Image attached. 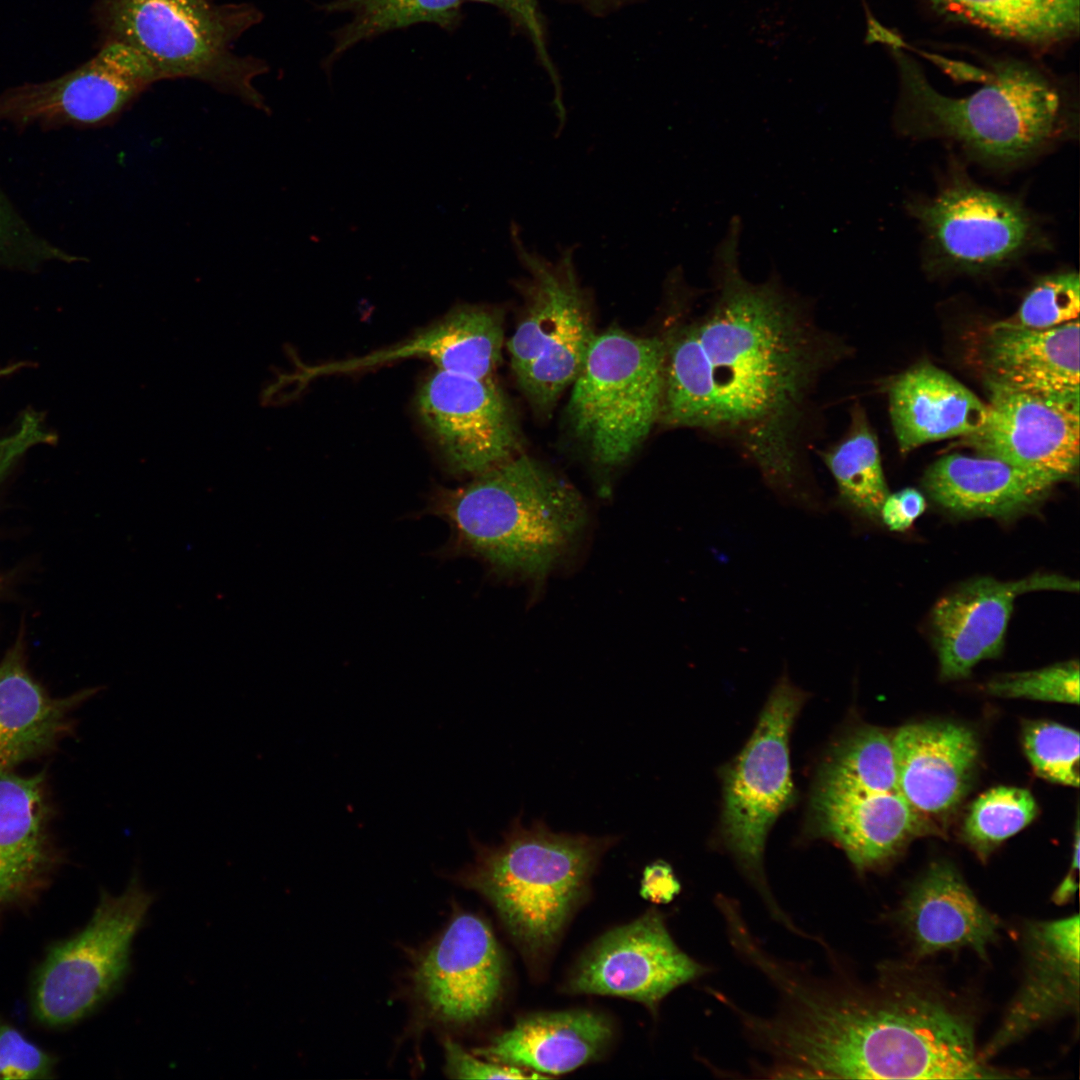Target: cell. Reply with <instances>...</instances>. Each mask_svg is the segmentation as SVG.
<instances>
[{
	"mask_svg": "<svg viewBox=\"0 0 1080 1080\" xmlns=\"http://www.w3.org/2000/svg\"><path fill=\"white\" fill-rule=\"evenodd\" d=\"M741 232L734 216L714 250L707 310L664 338L659 421L734 441L778 496L822 512L801 436L816 384L841 348L777 273L757 284L742 275Z\"/></svg>",
	"mask_w": 1080,
	"mask_h": 1080,
	"instance_id": "cell-1",
	"label": "cell"
},
{
	"mask_svg": "<svg viewBox=\"0 0 1080 1080\" xmlns=\"http://www.w3.org/2000/svg\"><path fill=\"white\" fill-rule=\"evenodd\" d=\"M883 974L872 986L841 973L813 992L807 1024L820 1079H982L970 1019L925 984Z\"/></svg>",
	"mask_w": 1080,
	"mask_h": 1080,
	"instance_id": "cell-2",
	"label": "cell"
},
{
	"mask_svg": "<svg viewBox=\"0 0 1080 1080\" xmlns=\"http://www.w3.org/2000/svg\"><path fill=\"white\" fill-rule=\"evenodd\" d=\"M424 511L449 524V552L532 581L552 572L588 523L578 490L523 452L462 487L439 489Z\"/></svg>",
	"mask_w": 1080,
	"mask_h": 1080,
	"instance_id": "cell-3",
	"label": "cell"
},
{
	"mask_svg": "<svg viewBox=\"0 0 1080 1080\" xmlns=\"http://www.w3.org/2000/svg\"><path fill=\"white\" fill-rule=\"evenodd\" d=\"M616 836L558 833L517 816L496 846L476 843V860L459 881L493 905L520 951L542 963L581 903Z\"/></svg>",
	"mask_w": 1080,
	"mask_h": 1080,
	"instance_id": "cell-4",
	"label": "cell"
},
{
	"mask_svg": "<svg viewBox=\"0 0 1080 1080\" xmlns=\"http://www.w3.org/2000/svg\"><path fill=\"white\" fill-rule=\"evenodd\" d=\"M899 63L908 104L905 129L912 134L948 138L984 162L1011 165L1068 129L1058 90L1024 65L1000 64L986 71L978 90L954 98L935 90L911 60L901 56Z\"/></svg>",
	"mask_w": 1080,
	"mask_h": 1080,
	"instance_id": "cell-5",
	"label": "cell"
},
{
	"mask_svg": "<svg viewBox=\"0 0 1080 1080\" xmlns=\"http://www.w3.org/2000/svg\"><path fill=\"white\" fill-rule=\"evenodd\" d=\"M97 16L110 39L140 51L165 79L205 81L265 108L253 84L264 65L232 52L260 20L256 8L214 0H101Z\"/></svg>",
	"mask_w": 1080,
	"mask_h": 1080,
	"instance_id": "cell-6",
	"label": "cell"
},
{
	"mask_svg": "<svg viewBox=\"0 0 1080 1080\" xmlns=\"http://www.w3.org/2000/svg\"><path fill=\"white\" fill-rule=\"evenodd\" d=\"M665 351L664 338L638 337L619 328L595 334L571 385L567 416L600 470L625 463L659 421Z\"/></svg>",
	"mask_w": 1080,
	"mask_h": 1080,
	"instance_id": "cell-7",
	"label": "cell"
},
{
	"mask_svg": "<svg viewBox=\"0 0 1080 1080\" xmlns=\"http://www.w3.org/2000/svg\"><path fill=\"white\" fill-rule=\"evenodd\" d=\"M511 241L529 276L518 281L525 305L507 350L520 389L546 416L575 381L595 336L589 297L580 285L573 247L561 248L550 261L525 246L516 224Z\"/></svg>",
	"mask_w": 1080,
	"mask_h": 1080,
	"instance_id": "cell-8",
	"label": "cell"
},
{
	"mask_svg": "<svg viewBox=\"0 0 1080 1080\" xmlns=\"http://www.w3.org/2000/svg\"><path fill=\"white\" fill-rule=\"evenodd\" d=\"M806 697V693L782 676L745 747L722 769L724 842L760 893L771 916L793 933L798 926L770 891L763 870V853L770 828L795 801L788 743Z\"/></svg>",
	"mask_w": 1080,
	"mask_h": 1080,
	"instance_id": "cell-9",
	"label": "cell"
},
{
	"mask_svg": "<svg viewBox=\"0 0 1080 1080\" xmlns=\"http://www.w3.org/2000/svg\"><path fill=\"white\" fill-rule=\"evenodd\" d=\"M152 903L138 875L114 896L103 892L88 924L53 945L31 986L34 1018L47 1027L73 1024L116 990L129 968L132 939Z\"/></svg>",
	"mask_w": 1080,
	"mask_h": 1080,
	"instance_id": "cell-10",
	"label": "cell"
},
{
	"mask_svg": "<svg viewBox=\"0 0 1080 1080\" xmlns=\"http://www.w3.org/2000/svg\"><path fill=\"white\" fill-rule=\"evenodd\" d=\"M161 80L164 76L140 51L109 39L89 61L60 77L0 93V124L19 131L104 127Z\"/></svg>",
	"mask_w": 1080,
	"mask_h": 1080,
	"instance_id": "cell-11",
	"label": "cell"
},
{
	"mask_svg": "<svg viewBox=\"0 0 1080 1080\" xmlns=\"http://www.w3.org/2000/svg\"><path fill=\"white\" fill-rule=\"evenodd\" d=\"M910 209L924 232L928 262L941 270L997 268L1039 240L1033 217L1019 201L964 180Z\"/></svg>",
	"mask_w": 1080,
	"mask_h": 1080,
	"instance_id": "cell-12",
	"label": "cell"
},
{
	"mask_svg": "<svg viewBox=\"0 0 1080 1080\" xmlns=\"http://www.w3.org/2000/svg\"><path fill=\"white\" fill-rule=\"evenodd\" d=\"M417 410L457 474L474 477L522 453L517 417L492 378L438 369L421 386Z\"/></svg>",
	"mask_w": 1080,
	"mask_h": 1080,
	"instance_id": "cell-13",
	"label": "cell"
},
{
	"mask_svg": "<svg viewBox=\"0 0 1080 1080\" xmlns=\"http://www.w3.org/2000/svg\"><path fill=\"white\" fill-rule=\"evenodd\" d=\"M708 970L678 947L663 915L651 909L598 938L572 970L565 991L626 998L656 1014L670 992Z\"/></svg>",
	"mask_w": 1080,
	"mask_h": 1080,
	"instance_id": "cell-14",
	"label": "cell"
},
{
	"mask_svg": "<svg viewBox=\"0 0 1080 1080\" xmlns=\"http://www.w3.org/2000/svg\"><path fill=\"white\" fill-rule=\"evenodd\" d=\"M986 386V420L963 437L966 445L1057 483L1073 479L1079 466V401Z\"/></svg>",
	"mask_w": 1080,
	"mask_h": 1080,
	"instance_id": "cell-15",
	"label": "cell"
},
{
	"mask_svg": "<svg viewBox=\"0 0 1080 1080\" xmlns=\"http://www.w3.org/2000/svg\"><path fill=\"white\" fill-rule=\"evenodd\" d=\"M504 971L503 955L489 925L462 912L420 958L414 978L433 1017L464 1024L493 1008L502 991Z\"/></svg>",
	"mask_w": 1080,
	"mask_h": 1080,
	"instance_id": "cell-16",
	"label": "cell"
},
{
	"mask_svg": "<svg viewBox=\"0 0 1080 1080\" xmlns=\"http://www.w3.org/2000/svg\"><path fill=\"white\" fill-rule=\"evenodd\" d=\"M1039 590L1077 592L1079 583L1060 575H1033L1009 582L980 577L939 599L931 624L941 678H967L980 661L998 657L1015 599Z\"/></svg>",
	"mask_w": 1080,
	"mask_h": 1080,
	"instance_id": "cell-17",
	"label": "cell"
},
{
	"mask_svg": "<svg viewBox=\"0 0 1080 1080\" xmlns=\"http://www.w3.org/2000/svg\"><path fill=\"white\" fill-rule=\"evenodd\" d=\"M811 816L816 833L833 840L859 872L887 864L914 838L935 831L900 788L817 782Z\"/></svg>",
	"mask_w": 1080,
	"mask_h": 1080,
	"instance_id": "cell-18",
	"label": "cell"
},
{
	"mask_svg": "<svg viewBox=\"0 0 1080 1080\" xmlns=\"http://www.w3.org/2000/svg\"><path fill=\"white\" fill-rule=\"evenodd\" d=\"M892 738L901 792L934 829L973 784L980 759L978 738L968 726L945 720L905 724Z\"/></svg>",
	"mask_w": 1080,
	"mask_h": 1080,
	"instance_id": "cell-19",
	"label": "cell"
},
{
	"mask_svg": "<svg viewBox=\"0 0 1080 1080\" xmlns=\"http://www.w3.org/2000/svg\"><path fill=\"white\" fill-rule=\"evenodd\" d=\"M1023 982L1000 1028L979 1053L987 1058L1079 1008V917L1029 924L1024 935Z\"/></svg>",
	"mask_w": 1080,
	"mask_h": 1080,
	"instance_id": "cell-20",
	"label": "cell"
},
{
	"mask_svg": "<svg viewBox=\"0 0 1080 1080\" xmlns=\"http://www.w3.org/2000/svg\"><path fill=\"white\" fill-rule=\"evenodd\" d=\"M1079 321L1034 330L1005 323L984 327L973 354L985 384L1079 401Z\"/></svg>",
	"mask_w": 1080,
	"mask_h": 1080,
	"instance_id": "cell-21",
	"label": "cell"
},
{
	"mask_svg": "<svg viewBox=\"0 0 1080 1080\" xmlns=\"http://www.w3.org/2000/svg\"><path fill=\"white\" fill-rule=\"evenodd\" d=\"M1056 483L994 457L959 453L936 460L922 481L929 497L953 515L1000 519L1031 511Z\"/></svg>",
	"mask_w": 1080,
	"mask_h": 1080,
	"instance_id": "cell-22",
	"label": "cell"
},
{
	"mask_svg": "<svg viewBox=\"0 0 1080 1080\" xmlns=\"http://www.w3.org/2000/svg\"><path fill=\"white\" fill-rule=\"evenodd\" d=\"M612 1037L611 1022L598 1012H537L518 1018L510 1029L473 1053L544 1076L560 1075L599 1058Z\"/></svg>",
	"mask_w": 1080,
	"mask_h": 1080,
	"instance_id": "cell-23",
	"label": "cell"
},
{
	"mask_svg": "<svg viewBox=\"0 0 1080 1080\" xmlns=\"http://www.w3.org/2000/svg\"><path fill=\"white\" fill-rule=\"evenodd\" d=\"M899 916L918 956L969 947L984 958L998 936L999 921L944 861L932 863L914 883Z\"/></svg>",
	"mask_w": 1080,
	"mask_h": 1080,
	"instance_id": "cell-24",
	"label": "cell"
},
{
	"mask_svg": "<svg viewBox=\"0 0 1080 1080\" xmlns=\"http://www.w3.org/2000/svg\"><path fill=\"white\" fill-rule=\"evenodd\" d=\"M44 774L0 773V913L30 899L56 864Z\"/></svg>",
	"mask_w": 1080,
	"mask_h": 1080,
	"instance_id": "cell-25",
	"label": "cell"
},
{
	"mask_svg": "<svg viewBox=\"0 0 1080 1080\" xmlns=\"http://www.w3.org/2000/svg\"><path fill=\"white\" fill-rule=\"evenodd\" d=\"M503 337L498 312L480 306H464L402 344L357 359L309 368L302 376L344 373L399 359L424 357L440 370L492 378L501 361Z\"/></svg>",
	"mask_w": 1080,
	"mask_h": 1080,
	"instance_id": "cell-26",
	"label": "cell"
},
{
	"mask_svg": "<svg viewBox=\"0 0 1080 1080\" xmlns=\"http://www.w3.org/2000/svg\"><path fill=\"white\" fill-rule=\"evenodd\" d=\"M889 413L899 449L909 452L925 443L976 432L987 417V404L940 368L918 364L889 387Z\"/></svg>",
	"mask_w": 1080,
	"mask_h": 1080,
	"instance_id": "cell-27",
	"label": "cell"
},
{
	"mask_svg": "<svg viewBox=\"0 0 1080 1080\" xmlns=\"http://www.w3.org/2000/svg\"><path fill=\"white\" fill-rule=\"evenodd\" d=\"M94 692L51 697L14 647L0 663V773L50 750L69 729L70 711Z\"/></svg>",
	"mask_w": 1080,
	"mask_h": 1080,
	"instance_id": "cell-28",
	"label": "cell"
},
{
	"mask_svg": "<svg viewBox=\"0 0 1080 1080\" xmlns=\"http://www.w3.org/2000/svg\"><path fill=\"white\" fill-rule=\"evenodd\" d=\"M946 14L992 34L1047 43L1077 32L1079 0H929Z\"/></svg>",
	"mask_w": 1080,
	"mask_h": 1080,
	"instance_id": "cell-29",
	"label": "cell"
},
{
	"mask_svg": "<svg viewBox=\"0 0 1080 1080\" xmlns=\"http://www.w3.org/2000/svg\"><path fill=\"white\" fill-rule=\"evenodd\" d=\"M463 0H332L326 13H350L352 19L333 32V47L323 61L329 71L350 48L389 31L430 23L453 31L461 20Z\"/></svg>",
	"mask_w": 1080,
	"mask_h": 1080,
	"instance_id": "cell-30",
	"label": "cell"
},
{
	"mask_svg": "<svg viewBox=\"0 0 1080 1080\" xmlns=\"http://www.w3.org/2000/svg\"><path fill=\"white\" fill-rule=\"evenodd\" d=\"M834 479L838 505L876 522L889 495L878 440L861 409H855L848 433L820 452Z\"/></svg>",
	"mask_w": 1080,
	"mask_h": 1080,
	"instance_id": "cell-31",
	"label": "cell"
},
{
	"mask_svg": "<svg viewBox=\"0 0 1080 1080\" xmlns=\"http://www.w3.org/2000/svg\"><path fill=\"white\" fill-rule=\"evenodd\" d=\"M819 782L870 789H898L892 732L862 726L844 736L832 749Z\"/></svg>",
	"mask_w": 1080,
	"mask_h": 1080,
	"instance_id": "cell-32",
	"label": "cell"
},
{
	"mask_svg": "<svg viewBox=\"0 0 1080 1080\" xmlns=\"http://www.w3.org/2000/svg\"><path fill=\"white\" fill-rule=\"evenodd\" d=\"M1038 814L1031 792L998 786L978 796L963 823V837L983 859L1003 841L1028 826Z\"/></svg>",
	"mask_w": 1080,
	"mask_h": 1080,
	"instance_id": "cell-33",
	"label": "cell"
},
{
	"mask_svg": "<svg viewBox=\"0 0 1080 1080\" xmlns=\"http://www.w3.org/2000/svg\"><path fill=\"white\" fill-rule=\"evenodd\" d=\"M1021 739L1033 772L1054 784L1079 786V732L1054 721L1026 720Z\"/></svg>",
	"mask_w": 1080,
	"mask_h": 1080,
	"instance_id": "cell-34",
	"label": "cell"
},
{
	"mask_svg": "<svg viewBox=\"0 0 1080 1080\" xmlns=\"http://www.w3.org/2000/svg\"><path fill=\"white\" fill-rule=\"evenodd\" d=\"M82 260L39 234L0 186V270L34 273L51 262Z\"/></svg>",
	"mask_w": 1080,
	"mask_h": 1080,
	"instance_id": "cell-35",
	"label": "cell"
},
{
	"mask_svg": "<svg viewBox=\"0 0 1080 1080\" xmlns=\"http://www.w3.org/2000/svg\"><path fill=\"white\" fill-rule=\"evenodd\" d=\"M1080 280L1075 271L1039 278L1024 296L1017 312L1005 323L1034 330L1050 329L1078 319Z\"/></svg>",
	"mask_w": 1080,
	"mask_h": 1080,
	"instance_id": "cell-36",
	"label": "cell"
},
{
	"mask_svg": "<svg viewBox=\"0 0 1080 1080\" xmlns=\"http://www.w3.org/2000/svg\"><path fill=\"white\" fill-rule=\"evenodd\" d=\"M984 691L1003 698H1025L1066 704L1079 703V663L1069 660L1038 670L999 675Z\"/></svg>",
	"mask_w": 1080,
	"mask_h": 1080,
	"instance_id": "cell-37",
	"label": "cell"
},
{
	"mask_svg": "<svg viewBox=\"0 0 1080 1080\" xmlns=\"http://www.w3.org/2000/svg\"><path fill=\"white\" fill-rule=\"evenodd\" d=\"M56 1059L30 1041L18 1028L0 1023V1079H48Z\"/></svg>",
	"mask_w": 1080,
	"mask_h": 1080,
	"instance_id": "cell-38",
	"label": "cell"
},
{
	"mask_svg": "<svg viewBox=\"0 0 1080 1080\" xmlns=\"http://www.w3.org/2000/svg\"><path fill=\"white\" fill-rule=\"evenodd\" d=\"M446 1070L459 1079H540L548 1078L526 1069L495 1063L468 1053L451 1039L444 1042Z\"/></svg>",
	"mask_w": 1080,
	"mask_h": 1080,
	"instance_id": "cell-39",
	"label": "cell"
},
{
	"mask_svg": "<svg viewBox=\"0 0 1080 1080\" xmlns=\"http://www.w3.org/2000/svg\"><path fill=\"white\" fill-rule=\"evenodd\" d=\"M496 6L519 25L529 36L536 52L549 73L555 86V106L558 113L563 112L564 106L553 64L547 51L546 39L538 10L537 0H471Z\"/></svg>",
	"mask_w": 1080,
	"mask_h": 1080,
	"instance_id": "cell-40",
	"label": "cell"
},
{
	"mask_svg": "<svg viewBox=\"0 0 1080 1080\" xmlns=\"http://www.w3.org/2000/svg\"><path fill=\"white\" fill-rule=\"evenodd\" d=\"M926 501L923 494L915 488H904L889 493L883 502L879 519L891 531H905L924 512Z\"/></svg>",
	"mask_w": 1080,
	"mask_h": 1080,
	"instance_id": "cell-41",
	"label": "cell"
},
{
	"mask_svg": "<svg viewBox=\"0 0 1080 1080\" xmlns=\"http://www.w3.org/2000/svg\"><path fill=\"white\" fill-rule=\"evenodd\" d=\"M680 891L681 884L669 863L657 860L645 867L640 884L643 898L656 904H667Z\"/></svg>",
	"mask_w": 1080,
	"mask_h": 1080,
	"instance_id": "cell-42",
	"label": "cell"
},
{
	"mask_svg": "<svg viewBox=\"0 0 1080 1080\" xmlns=\"http://www.w3.org/2000/svg\"><path fill=\"white\" fill-rule=\"evenodd\" d=\"M1078 863H1079V823H1078V818H1077L1071 867H1070V870H1069L1068 874L1066 875V877L1064 878V880L1062 881V883L1060 884V886L1058 887L1057 891L1054 894L1055 901H1057L1058 903L1065 902L1073 894V892L1076 890L1077 882H1076L1075 876L1077 874L1078 867H1079Z\"/></svg>",
	"mask_w": 1080,
	"mask_h": 1080,
	"instance_id": "cell-43",
	"label": "cell"
},
{
	"mask_svg": "<svg viewBox=\"0 0 1080 1080\" xmlns=\"http://www.w3.org/2000/svg\"><path fill=\"white\" fill-rule=\"evenodd\" d=\"M23 366H24V362H18V363L7 365V366L1 368L0 369V379H2L4 377L16 372L17 370H19Z\"/></svg>",
	"mask_w": 1080,
	"mask_h": 1080,
	"instance_id": "cell-44",
	"label": "cell"
}]
</instances>
